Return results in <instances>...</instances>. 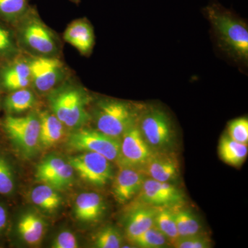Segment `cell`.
Segmentation results:
<instances>
[{"mask_svg":"<svg viewBox=\"0 0 248 248\" xmlns=\"http://www.w3.org/2000/svg\"><path fill=\"white\" fill-rule=\"evenodd\" d=\"M139 127L153 151H170L174 143L172 123L166 112L158 108L142 111Z\"/></svg>","mask_w":248,"mask_h":248,"instance_id":"obj_5","label":"cell"},{"mask_svg":"<svg viewBox=\"0 0 248 248\" xmlns=\"http://www.w3.org/2000/svg\"><path fill=\"white\" fill-rule=\"evenodd\" d=\"M223 48L239 60L248 58V31L246 24L218 4L204 9Z\"/></svg>","mask_w":248,"mask_h":248,"instance_id":"obj_2","label":"cell"},{"mask_svg":"<svg viewBox=\"0 0 248 248\" xmlns=\"http://www.w3.org/2000/svg\"><path fill=\"white\" fill-rule=\"evenodd\" d=\"M21 49L16 33L0 24V59H13L18 57Z\"/></svg>","mask_w":248,"mask_h":248,"instance_id":"obj_26","label":"cell"},{"mask_svg":"<svg viewBox=\"0 0 248 248\" xmlns=\"http://www.w3.org/2000/svg\"><path fill=\"white\" fill-rule=\"evenodd\" d=\"M16 24V35L20 49L31 57L58 58L61 51L60 39L42 20L35 8L30 6Z\"/></svg>","mask_w":248,"mask_h":248,"instance_id":"obj_1","label":"cell"},{"mask_svg":"<svg viewBox=\"0 0 248 248\" xmlns=\"http://www.w3.org/2000/svg\"><path fill=\"white\" fill-rule=\"evenodd\" d=\"M177 156L170 151H153L140 170L146 177L163 182L175 180L179 174Z\"/></svg>","mask_w":248,"mask_h":248,"instance_id":"obj_12","label":"cell"},{"mask_svg":"<svg viewBox=\"0 0 248 248\" xmlns=\"http://www.w3.org/2000/svg\"><path fill=\"white\" fill-rule=\"evenodd\" d=\"M248 153L247 144L234 141L228 135H224L220 140L218 154L222 161L230 166L239 167L246 161Z\"/></svg>","mask_w":248,"mask_h":248,"instance_id":"obj_20","label":"cell"},{"mask_svg":"<svg viewBox=\"0 0 248 248\" xmlns=\"http://www.w3.org/2000/svg\"><path fill=\"white\" fill-rule=\"evenodd\" d=\"M79 247L78 241L74 234L69 231H63L54 239L52 248H77Z\"/></svg>","mask_w":248,"mask_h":248,"instance_id":"obj_34","label":"cell"},{"mask_svg":"<svg viewBox=\"0 0 248 248\" xmlns=\"http://www.w3.org/2000/svg\"><path fill=\"white\" fill-rule=\"evenodd\" d=\"M29 62L31 84L38 92H51L66 78V66L58 58L31 57Z\"/></svg>","mask_w":248,"mask_h":248,"instance_id":"obj_8","label":"cell"},{"mask_svg":"<svg viewBox=\"0 0 248 248\" xmlns=\"http://www.w3.org/2000/svg\"><path fill=\"white\" fill-rule=\"evenodd\" d=\"M142 107L124 101L102 99L94 109V121L99 131L120 140L124 133L138 123Z\"/></svg>","mask_w":248,"mask_h":248,"instance_id":"obj_4","label":"cell"},{"mask_svg":"<svg viewBox=\"0 0 248 248\" xmlns=\"http://www.w3.org/2000/svg\"><path fill=\"white\" fill-rule=\"evenodd\" d=\"M120 140V166L140 169L153 151L141 133L138 122L129 128Z\"/></svg>","mask_w":248,"mask_h":248,"instance_id":"obj_10","label":"cell"},{"mask_svg":"<svg viewBox=\"0 0 248 248\" xmlns=\"http://www.w3.org/2000/svg\"><path fill=\"white\" fill-rule=\"evenodd\" d=\"M4 127L15 144L24 154H32L40 143V122L39 116L30 114L24 117L9 115Z\"/></svg>","mask_w":248,"mask_h":248,"instance_id":"obj_6","label":"cell"},{"mask_svg":"<svg viewBox=\"0 0 248 248\" xmlns=\"http://www.w3.org/2000/svg\"><path fill=\"white\" fill-rule=\"evenodd\" d=\"M50 92L49 104L52 112L68 128H79L89 120L86 107L89 96L79 86L65 84Z\"/></svg>","mask_w":248,"mask_h":248,"instance_id":"obj_3","label":"cell"},{"mask_svg":"<svg viewBox=\"0 0 248 248\" xmlns=\"http://www.w3.org/2000/svg\"><path fill=\"white\" fill-rule=\"evenodd\" d=\"M156 212V207L143 203L133 209L128 215L125 224V233L130 242L154 226Z\"/></svg>","mask_w":248,"mask_h":248,"instance_id":"obj_16","label":"cell"},{"mask_svg":"<svg viewBox=\"0 0 248 248\" xmlns=\"http://www.w3.org/2000/svg\"><path fill=\"white\" fill-rule=\"evenodd\" d=\"M69 145L78 151L98 153L111 162L120 159V140L108 136L98 130H78L72 134Z\"/></svg>","mask_w":248,"mask_h":248,"instance_id":"obj_7","label":"cell"},{"mask_svg":"<svg viewBox=\"0 0 248 248\" xmlns=\"http://www.w3.org/2000/svg\"><path fill=\"white\" fill-rule=\"evenodd\" d=\"M141 203L153 207L175 208L184 202L182 191L170 182H159L146 177L140 192Z\"/></svg>","mask_w":248,"mask_h":248,"instance_id":"obj_11","label":"cell"},{"mask_svg":"<svg viewBox=\"0 0 248 248\" xmlns=\"http://www.w3.org/2000/svg\"><path fill=\"white\" fill-rule=\"evenodd\" d=\"M105 210V204L100 195L94 192H85L77 197L74 213L78 220L84 222L97 221Z\"/></svg>","mask_w":248,"mask_h":248,"instance_id":"obj_17","label":"cell"},{"mask_svg":"<svg viewBox=\"0 0 248 248\" xmlns=\"http://www.w3.org/2000/svg\"><path fill=\"white\" fill-rule=\"evenodd\" d=\"M72 2L75 3V4H79L80 0H71Z\"/></svg>","mask_w":248,"mask_h":248,"instance_id":"obj_36","label":"cell"},{"mask_svg":"<svg viewBox=\"0 0 248 248\" xmlns=\"http://www.w3.org/2000/svg\"><path fill=\"white\" fill-rule=\"evenodd\" d=\"M154 225L167 238L170 244L179 238L172 208L157 207L155 214Z\"/></svg>","mask_w":248,"mask_h":248,"instance_id":"obj_24","label":"cell"},{"mask_svg":"<svg viewBox=\"0 0 248 248\" xmlns=\"http://www.w3.org/2000/svg\"><path fill=\"white\" fill-rule=\"evenodd\" d=\"M14 189V179L9 164L0 158V194L8 195Z\"/></svg>","mask_w":248,"mask_h":248,"instance_id":"obj_33","label":"cell"},{"mask_svg":"<svg viewBox=\"0 0 248 248\" xmlns=\"http://www.w3.org/2000/svg\"><path fill=\"white\" fill-rule=\"evenodd\" d=\"M0 81L8 91L25 89L31 84L29 59L15 58L0 71Z\"/></svg>","mask_w":248,"mask_h":248,"instance_id":"obj_14","label":"cell"},{"mask_svg":"<svg viewBox=\"0 0 248 248\" xmlns=\"http://www.w3.org/2000/svg\"><path fill=\"white\" fill-rule=\"evenodd\" d=\"M228 137L239 143L248 144V120L246 117L232 121L228 126Z\"/></svg>","mask_w":248,"mask_h":248,"instance_id":"obj_30","label":"cell"},{"mask_svg":"<svg viewBox=\"0 0 248 248\" xmlns=\"http://www.w3.org/2000/svg\"><path fill=\"white\" fill-rule=\"evenodd\" d=\"M45 222L38 215L27 213L18 223V232L22 239L31 246L40 244L45 235Z\"/></svg>","mask_w":248,"mask_h":248,"instance_id":"obj_19","label":"cell"},{"mask_svg":"<svg viewBox=\"0 0 248 248\" xmlns=\"http://www.w3.org/2000/svg\"><path fill=\"white\" fill-rule=\"evenodd\" d=\"M131 243L142 248H161L165 247L169 242L165 235L154 225L133 239Z\"/></svg>","mask_w":248,"mask_h":248,"instance_id":"obj_27","label":"cell"},{"mask_svg":"<svg viewBox=\"0 0 248 248\" xmlns=\"http://www.w3.org/2000/svg\"><path fill=\"white\" fill-rule=\"evenodd\" d=\"M146 177L140 169L120 166L112 184V193L116 201L124 204L131 200L140 192Z\"/></svg>","mask_w":248,"mask_h":248,"instance_id":"obj_13","label":"cell"},{"mask_svg":"<svg viewBox=\"0 0 248 248\" xmlns=\"http://www.w3.org/2000/svg\"><path fill=\"white\" fill-rule=\"evenodd\" d=\"M40 122V143L45 147H50L64 135V126L53 112L44 111L39 115Z\"/></svg>","mask_w":248,"mask_h":248,"instance_id":"obj_18","label":"cell"},{"mask_svg":"<svg viewBox=\"0 0 248 248\" xmlns=\"http://www.w3.org/2000/svg\"><path fill=\"white\" fill-rule=\"evenodd\" d=\"M65 163L66 162L63 159L58 156H49L37 166L36 170V179L39 182L48 184Z\"/></svg>","mask_w":248,"mask_h":248,"instance_id":"obj_28","label":"cell"},{"mask_svg":"<svg viewBox=\"0 0 248 248\" xmlns=\"http://www.w3.org/2000/svg\"><path fill=\"white\" fill-rule=\"evenodd\" d=\"M36 104L35 94L25 89L12 91L4 100V107L11 113L18 114L30 110Z\"/></svg>","mask_w":248,"mask_h":248,"instance_id":"obj_22","label":"cell"},{"mask_svg":"<svg viewBox=\"0 0 248 248\" xmlns=\"http://www.w3.org/2000/svg\"><path fill=\"white\" fill-rule=\"evenodd\" d=\"M174 219L179 237L193 236L201 234L202 226L197 217L190 210L179 208H172Z\"/></svg>","mask_w":248,"mask_h":248,"instance_id":"obj_23","label":"cell"},{"mask_svg":"<svg viewBox=\"0 0 248 248\" xmlns=\"http://www.w3.org/2000/svg\"><path fill=\"white\" fill-rule=\"evenodd\" d=\"M31 198L38 208L50 213L57 210L62 202L61 197L55 189L45 184L35 187L31 192Z\"/></svg>","mask_w":248,"mask_h":248,"instance_id":"obj_21","label":"cell"},{"mask_svg":"<svg viewBox=\"0 0 248 248\" xmlns=\"http://www.w3.org/2000/svg\"><path fill=\"white\" fill-rule=\"evenodd\" d=\"M73 173H74V169L72 167L71 165L69 163L68 164L65 163L47 185L51 186L55 190L65 188L72 184Z\"/></svg>","mask_w":248,"mask_h":248,"instance_id":"obj_31","label":"cell"},{"mask_svg":"<svg viewBox=\"0 0 248 248\" xmlns=\"http://www.w3.org/2000/svg\"><path fill=\"white\" fill-rule=\"evenodd\" d=\"M63 40L83 55H89L94 45V33L92 25L86 18L73 21L63 32Z\"/></svg>","mask_w":248,"mask_h":248,"instance_id":"obj_15","label":"cell"},{"mask_svg":"<svg viewBox=\"0 0 248 248\" xmlns=\"http://www.w3.org/2000/svg\"><path fill=\"white\" fill-rule=\"evenodd\" d=\"M30 0H0V18L16 24L27 12Z\"/></svg>","mask_w":248,"mask_h":248,"instance_id":"obj_25","label":"cell"},{"mask_svg":"<svg viewBox=\"0 0 248 248\" xmlns=\"http://www.w3.org/2000/svg\"><path fill=\"white\" fill-rule=\"evenodd\" d=\"M6 221H7V216H6V210L1 205H0V231L6 226Z\"/></svg>","mask_w":248,"mask_h":248,"instance_id":"obj_35","label":"cell"},{"mask_svg":"<svg viewBox=\"0 0 248 248\" xmlns=\"http://www.w3.org/2000/svg\"><path fill=\"white\" fill-rule=\"evenodd\" d=\"M176 248H209L212 247L210 240L201 234L179 237L172 244Z\"/></svg>","mask_w":248,"mask_h":248,"instance_id":"obj_32","label":"cell"},{"mask_svg":"<svg viewBox=\"0 0 248 248\" xmlns=\"http://www.w3.org/2000/svg\"><path fill=\"white\" fill-rule=\"evenodd\" d=\"M111 161L102 155L86 152L69 159V164L85 182L96 186H104L112 178Z\"/></svg>","mask_w":248,"mask_h":248,"instance_id":"obj_9","label":"cell"},{"mask_svg":"<svg viewBox=\"0 0 248 248\" xmlns=\"http://www.w3.org/2000/svg\"><path fill=\"white\" fill-rule=\"evenodd\" d=\"M122 244L120 232L111 226L99 231L94 240V246L97 248H119L122 247Z\"/></svg>","mask_w":248,"mask_h":248,"instance_id":"obj_29","label":"cell"}]
</instances>
